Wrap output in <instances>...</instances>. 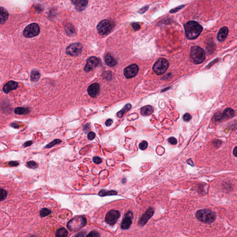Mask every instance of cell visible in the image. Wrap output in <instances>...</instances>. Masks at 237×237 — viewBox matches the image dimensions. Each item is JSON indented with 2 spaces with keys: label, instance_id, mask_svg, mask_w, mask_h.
Segmentation results:
<instances>
[{
  "label": "cell",
  "instance_id": "obj_44",
  "mask_svg": "<svg viewBox=\"0 0 237 237\" xmlns=\"http://www.w3.org/2000/svg\"><path fill=\"white\" fill-rule=\"evenodd\" d=\"M233 154L235 157H237V147H236L233 150Z\"/></svg>",
  "mask_w": 237,
  "mask_h": 237
},
{
  "label": "cell",
  "instance_id": "obj_32",
  "mask_svg": "<svg viewBox=\"0 0 237 237\" xmlns=\"http://www.w3.org/2000/svg\"><path fill=\"white\" fill-rule=\"evenodd\" d=\"M87 237H99L100 234L96 231H91L90 233L87 235Z\"/></svg>",
  "mask_w": 237,
  "mask_h": 237
},
{
  "label": "cell",
  "instance_id": "obj_10",
  "mask_svg": "<svg viewBox=\"0 0 237 237\" xmlns=\"http://www.w3.org/2000/svg\"><path fill=\"white\" fill-rule=\"evenodd\" d=\"M100 63V59L96 57H91L87 59L84 67V71L89 73L96 67Z\"/></svg>",
  "mask_w": 237,
  "mask_h": 237
},
{
  "label": "cell",
  "instance_id": "obj_15",
  "mask_svg": "<svg viewBox=\"0 0 237 237\" xmlns=\"http://www.w3.org/2000/svg\"><path fill=\"white\" fill-rule=\"evenodd\" d=\"M132 214L131 212H129L126 215V217L122 221L121 223V228L123 229H127L129 228L132 223Z\"/></svg>",
  "mask_w": 237,
  "mask_h": 237
},
{
  "label": "cell",
  "instance_id": "obj_7",
  "mask_svg": "<svg viewBox=\"0 0 237 237\" xmlns=\"http://www.w3.org/2000/svg\"><path fill=\"white\" fill-rule=\"evenodd\" d=\"M40 28L36 23L31 24L25 29L23 35L26 38H33L38 35L40 34Z\"/></svg>",
  "mask_w": 237,
  "mask_h": 237
},
{
  "label": "cell",
  "instance_id": "obj_5",
  "mask_svg": "<svg viewBox=\"0 0 237 237\" xmlns=\"http://www.w3.org/2000/svg\"><path fill=\"white\" fill-rule=\"evenodd\" d=\"M114 23L111 20L104 19L98 24L97 29L98 32L102 35H107L112 31Z\"/></svg>",
  "mask_w": 237,
  "mask_h": 237
},
{
  "label": "cell",
  "instance_id": "obj_41",
  "mask_svg": "<svg viewBox=\"0 0 237 237\" xmlns=\"http://www.w3.org/2000/svg\"><path fill=\"white\" fill-rule=\"evenodd\" d=\"M113 121L112 120L108 119L107 120V121L105 122V124L107 126H109L112 124Z\"/></svg>",
  "mask_w": 237,
  "mask_h": 237
},
{
  "label": "cell",
  "instance_id": "obj_8",
  "mask_svg": "<svg viewBox=\"0 0 237 237\" xmlns=\"http://www.w3.org/2000/svg\"><path fill=\"white\" fill-rule=\"evenodd\" d=\"M120 212L119 211L111 210L108 212L105 217V221L110 225H114L120 217Z\"/></svg>",
  "mask_w": 237,
  "mask_h": 237
},
{
  "label": "cell",
  "instance_id": "obj_39",
  "mask_svg": "<svg viewBox=\"0 0 237 237\" xmlns=\"http://www.w3.org/2000/svg\"><path fill=\"white\" fill-rule=\"evenodd\" d=\"M185 5H182L181 6L178 7H176V8H174V9H172L170 10V13H175L176 12L178 11V10L182 8V7H184Z\"/></svg>",
  "mask_w": 237,
  "mask_h": 237
},
{
  "label": "cell",
  "instance_id": "obj_4",
  "mask_svg": "<svg viewBox=\"0 0 237 237\" xmlns=\"http://www.w3.org/2000/svg\"><path fill=\"white\" fill-rule=\"evenodd\" d=\"M87 220L84 216H76L71 219L67 225L69 230L76 231L84 227L86 225Z\"/></svg>",
  "mask_w": 237,
  "mask_h": 237
},
{
  "label": "cell",
  "instance_id": "obj_3",
  "mask_svg": "<svg viewBox=\"0 0 237 237\" xmlns=\"http://www.w3.org/2000/svg\"><path fill=\"white\" fill-rule=\"evenodd\" d=\"M195 215L200 221L206 223H212L216 218L215 213L209 209L199 210Z\"/></svg>",
  "mask_w": 237,
  "mask_h": 237
},
{
  "label": "cell",
  "instance_id": "obj_24",
  "mask_svg": "<svg viewBox=\"0 0 237 237\" xmlns=\"http://www.w3.org/2000/svg\"><path fill=\"white\" fill-rule=\"evenodd\" d=\"M68 235V232L65 228H61L56 231V237H67Z\"/></svg>",
  "mask_w": 237,
  "mask_h": 237
},
{
  "label": "cell",
  "instance_id": "obj_42",
  "mask_svg": "<svg viewBox=\"0 0 237 237\" xmlns=\"http://www.w3.org/2000/svg\"><path fill=\"white\" fill-rule=\"evenodd\" d=\"M148 9V6H146L145 7H143L139 11V12L141 13H144L145 12L147 11Z\"/></svg>",
  "mask_w": 237,
  "mask_h": 237
},
{
  "label": "cell",
  "instance_id": "obj_35",
  "mask_svg": "<svg viewBox=\"0 0 237 237\" xmlns=\"http://www.w3.org/2000/svg\"><path fill=\"white\" fill-rule=\"evenodd\" d=\"M168 141L170 144L173 145H176L177 143V141L176 138L174 137L170 138H169V140H168Z\"/></svg>",
  "mask_w": 237,
  "mask_h": 237
},
{
  "label": "cell",
  "instance_id": "obj_14",
  "mask_svg": "<svg viewBox=\"0 0 237 237\" xmlns=\"http://www.w3.org/2000/svg\"><path fill=\"white\" fill-rule=\"evenodd\" d=\"M100 90V85L99 84L95 83L89 86L87 88V92L89 95L92 97H95L99 94Z\"/></svg>",
  "mask_w": 237,
  "mask_h": 237
},
{
  "label": "cell",
  "instance_id": "obj_12",
  "mask_svg": "<svg viewBox=\"0 0 237 237\" xmlns=\"http://www.w3.org/2000/svg\"><path fill=\"white\" fill-rule=\"evenodd\" d=\"M234 115V111L231 108H227L225 109L222 114H217L215 115L216 120H227L232 118Z\"/></svg>",
  "mask_w": 237,
  "mask_h": 237
},
{
  "label": "cell",
  "instance_id": "obj_20",
  "mask_svg": "<svg viewBox=\"0 0 237 237\" xmlns=\"http://www.w3.org/2000/svg\"><path fill=\"white\" fill-rule=\"evenodd\" d=\"M154 109L152 106H146L143 107L141 109V114L143 116H149L152 114L153 112Z\"/></svg>",
  "mask_w": 237,
  "mask_h": 237
},
{
  "label": "cell",
  "instance_id": "obj_22",
  "mask_svg": "<svg viewBox=\"0 0 237 237\" xmlns=\"http://www.w3.org/2000/svg\"><path fill=\"white\" fill-rule=\"evenodd\" d=\"M8 13L5 8L3 7H1V24L4 23L8 18Z\"/></svg>",
  "mask_w": 237,
  "mask_h": 237
},
{
  "label": "cell",
  "instance_id": "obj_6",
  "mask_svg": "<svg viewBox=\"0 0 237 237\" xmlns=\"http://www.w3.org/2000/svg\"><path fill=\"white\" fill-rule=\"evenodd\" d=\"M169 67V63L165 58H160L155 63L153 70L158 75L163 74Z\"/></svg>",
  "mask_w": 237,
  "mask_h": 237
},
{
  "label": "cell",
  "instance_id": "obj_26",
  "mask_svg": "<svg viewBox=\"0 0 237 237\" xmlns=\"http://www.w3.org/2000/svg\"><path fill=\"white\" fill-rule=\"evenodd\" d=\"M131 105L130 104H127L125 106L124 108H123L122 110L118 112L117 115L119 118H122L123 115L127 111H129L131 108Z\"/></svg>",
  "mask_w": 237,
  "mask_h": 237
},
{
  "label": "cell",
  "instance_id": "obj_25",
  "mask_svg": "<svg viewBox=\"0 0 237 237\" xmlns=\"http://www.w3.org/2000/svg\"><path fill=\"white\" fill-rule=\"evenodd\" d=\"M117 194V192L114 191V190L106 191L105 190H102L99 193V195L101 197H105L107 195H116Z\"/></svg>",
  "mask_w": 237,
  "mask_h": 237
},
{
  "label": "cell",
  "instance_id": "obj_1",
  "mask_svg": "<svg viewBox=\"0 0 237 237\" xmlns=\"http://www.w3.org/2000/svg\"><path fill=\"white\" fill-rule=\"evenodd\" d=\"M184 28L187 37L191 40L197 39L203 30L202 25L195 21H189L187 23Z\"/></svg>",
  "mask_w": 237,
  "mask_h": 237
},
{
  "label": "cell",
  "instance_id": "obj_29",
  "mask_svg": "<svg viewBox=\"0 0 237 237\" xmlns=\"http://www.w3.org/2000/svg\"><path fill=\"white\" fill-rule=\"evenodd\" d=\"M27 166L30 169H36L38 168V164L34 161H30L27 163Z\"/></svg>",
  "mask_w": 237,
  "mask_h": 237
},
{
  "label": "cell",
  "instance_id": "obj_30",
  "mask_svg": "<svg viewBox=\"0 0 237 237\" xmlns=\"http://www.w3.org/2000/svg\"><path fill=\"white\" fill-rule=\"evenodd\" d=\"M7 193L6 191L3 188H1V198H0L1 201H2V200L6 199L7 197Z\"/></svg>",
  "mask_w": 237,
  "mask_h": 237
},
{
  "label": "cell",
  "instance_id": "obj_40",
  "mask_svg": "<svg viewBox=\"0 0 237 237\" xmlns=\"http://www.w3.org/2000/svg\"><path fill=\"white\" fill-rule=\"evenodd\" d=\"M33 141H28L26 142L24 144L23 146L25 147H29V146H31L32 145V144H33Z\"/></svg>",
  "mask_w": 237,
  "mask_h": 237
},
{
  "label": "cell",
  "instance_id": "obj_18",
  "mask_svg": "<svg viewBox=\"0 0 237 237\" xmlns=\"http://www.w3.org/2000/svg\"><path fill=\"white\" fill-rule=\"evenodd\" d=\"M72 2L79 10H82L87 5L88 0H72Z\"/></svg>",
  "mask_w": 237,
  "mask_h": 237
},
{
  "label": "cell",
  "instance_id": "obj_16",
  "mask_svg": "<svg viewBox=\"0 0 237 237\" xmlns=\"http://www.w3.org/2000/svg\"><path fill=\"white\" fill-rule=\"evenodd\" d=\"M18 86V84L16 81H10L7 83L3 87V91L6 94H8L11 91L16 90Z\"/></svg>",
  "mask_w": 237,
  "mask_h": 237
},
{
  "label": "cell",
  "instance_id": "obj_38",
  "mask_svg": "<svg viewBox=\"0 0 237 237\" xmlns=\"http://www.w3.org/2000/svg\"><path fill=\"white\" fill-rule=\"evenodd\" d=\"M8 165L11 167H16L19 165V163L16 161H10L8 163Z\"/></svg>",
  "mask_w": 237,
  "mask_h": 237
},
{
  "label": "cell",
  "instance_id": "obj_17",
  "mask_svg": "<svg viewBox=\"0 0 237 237\" xmlns=\"http://www.w3.org/2000/svg\"><path fill=\"white\" fill-rule=\"evenodd\" d=\"M228 29L227 27H224L221 28L219 31V33L217 34V40L219 41H223L226 40L228 34Z\"/></svg>",
  "mask_w": 237,
  "mask_h": 237
},
{
  "label": "cell",
  "instance_id": "obj_34",
  "mask_svg": "<svg viewBox=\"0 0 237 237\" xmlns=\"http://www.w3.org/2000/svg\"><path fill=\"white\" fill-rule=\"evenodd\" d=\"M95 137H96V134L95 132H90L87 135V138L90 141L94 140Z\"/></svg>",
  "mask_w": 237,
  "mask_h": 237
},
{
  "label": "cell",
  "instance_id": "obj_27",
  "mask_svg": "<svg viewBox=\"0 0 237 237\" xmlns=\"http://www.w3.org/2000/svg\"><path fill=\"white\" fill-rule=\"evenodd\" d=\"M52 213V211L47 208H43L40 211V215L41 217H45Z\"/></svg>",
  "mask_w": 237,
  "mask_h": 237
},
{
  "label": "cell",
  "instance_id": "obj_9",
  "mask_svg": "<svg viewBox=\"0 0 237 237\" xmlns=\"http://www.w3.org/2000/svg\"><path fill=\"white\" fill-rule=\"evenodd\" d=\"M82 49V46L80 43H73L66 48V52L68 55L74 57L79 55L81 53Z\"/></svg>",
  "mask_w": 237,
  "mask_h": 237
},
{
  "label": "cell",
  "instance_id": "obj_37",
  "mask_svg": "<svg viewBox=\"0 0 237 237\" xmlns=\"http://www.w3.org/2000/svg\"><path fill=\"white\" fill-rule=\"evenodd\" d=\"M132 27L133 29L135 31L138 30L140 29V28H141V27H140V25H139V24L137 23H133L132 24Z\"/></svg>",
  "mask_w": 237,
  "mask_h": 237
},
{
  "label": "cell",
  "instance_id": "obj_13",
  "mask_svg": "<svg viewBox=\"0 0 237 237\" xmlns=\"http://www.w3.org/2000/svg\"><path fill=\"white\" fill-rule=\"evenodd\" d=\"M154 213V209L153 208H149L146 213L143 215L141 218L140 219L138 222V225L141 227L144 226L147 222L153 216Z\"/></svg>",
  "mask_w": 237,
  "mask_h": 237
},
{
  "label": "cell",
  "instance_id": "obj_11",
  "mask_svg": "<svg viewBox=\"0 0 237 237\" xmlns=\"http://www.w3.org/2000/svg\"><path fill=\"white\" fill-rule=\"evenodd\" d=\"M138 71V67L137 64H133L128 66L124 70L126 78L131 79L135 76Z\"/></svg>",
  "mask_w": 237,
  "mask_h": 237
},
{
  "label": "cell",
  "instance_id": "obj_21",
  "mask_svg": "<svg viewBox=\"0 0 237 237\" xmlns=\"http://www.w3.org/2000/svg\"><path fill=\"white\" fill-rule=\"evenodd\" d=\"M40 78V74L39 71L36 69L33 70L31 73V80L32 81L36 82Z\"/></svg>",
  "mask_w": 237,
  "mask_h": 237
},
{
  "label": "cell",
  "instance_id": "obj_28",
  "mask_svg": "<svg viewBox=\"0 0 237 237\" xmlns=\"http://www.w3.org/2000/svg\"><path fill=\"white\" fill-rule=\"evenodd\" d=\"M61 142H62V141L61 140H59V139H55V140H53L52 142L48 144V145H46L45 147V148H51V147H54L55 145L59 144Z\"/></svg>",
  "mask_w": 237,
  "mask_h": 237
},
{
  "label": "cell",
  "instance_id": "obj_33",
  "mask_svg": "<svg viewBox=\"0 0 237 237\" xmlns=\"http://www.w3.org/2000/svg\"><path fill=\"white\" fill-rule=\"evenodd\" d=\"M93 161L94 163L96 164H100L102 162V159L99 157H94L93 158Z\"/></svg>",
  "mask_w": 237,
  "mask_h": 237
},
{
  "label": "cell",
  "instance_id": "obj_31",
  "mask_svg": "<svg viewBox=\"0 0 237 237\" xmlns=\"http://www.w3.org/2000/svg\"><path fill=\"white\" fill-rule=\"evenodd\" d=\"M139 148L141 150H146L148 147V143L146 141H143L139 145Z\"/></svg>",
  "mask_w": 237,
  "mask_h": 237
},
{
  "label": "cell",
  "instance_id": "obj_2",
  "mask_svg": "<svg viewBox=\"0 0 237 237\" xmlns=\"http://www.w3.org/2000/svg\"><path fill=\"white\" fill-rule=\"evenodd\" d=\"M190 56L193 62L195 64L202 63L205 60L204 51L198 46H195L192 47L190 51Z\"/></svg>",
  "mask_w": 237,
  "mask_h": 237
},
{
  "label": "cell",
  "instance_id": "obj_43",
  "mask_svg": "<svg viewBox=\"0 0 237 237\" xmlns=\"http://www.w3.org/2000/svg\"><path fill=\"white\" fill-rule=\"evenodd\" d=\"M11 126L14 128H19V126L15 123H12V124H11Z\"/></svg>",
  "mask_w": 237,
  "mask_h": 237
},
{
  "label": "cell",
  "instance_id": "obj_36",
  "mask_svg": "<svg viewBox=\"0 0 237 237\" xmlns=\"http://www.w3.org/2000/svg\"><path fill=\"white\" fill-rule=\"evenodd\" d=\"M191 119L192 116H191V115H190L189 114H188V113H186L185 114L183 115V119L185 121H189Z\"/></svg>",
  "mask_w": 237,
  "mask_h": 237
},
{
  "label": "cell",
  "instance_id": "obj_23",
  "mask_svg": "<svg viewBox=\"0 0 237 237\" xmlns=\"http://www.w3.org/2000/svg\"><path fill=\"white\" fill-rule=\"evenodd\" d=\"M29 111V109L28 108H22V107H18L15 108L14 110V113L19 115L27 114Z\"/></svg>",
  "mask_w": 237,
  "mask_h": 237
},
{
  "label": "cell",
  "instance_id": "obj_19",
  "mask_svg": "<svg viewBox=\"0 0 237 237\" xmlns=\"http://www.w3.org/2000/svg\"><path fill=\"white\" fill-rule=\"evenodd\" d=\"M105 61L106 64L111 67H114L117 64V61L109 54H107L105 56Z\"/></svg>",
  "mask_w": 237,
  "mask_h": 237
}]
</instances>
